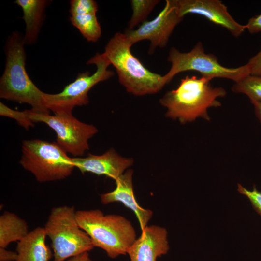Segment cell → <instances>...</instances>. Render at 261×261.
<instances>
[{
  "label": "cell",
  "instance_id": "1",
  "mask_svg": "<svg viewBox=\"0 0 261 261\" xmlns=\"http://www.w3.org/2000/svg\"><path fill=\"white\" fill-rule=\"evenodd\" d=\"M211 80L195 76L182 79L176 89L167 92L160 99V103L167 109L166 116L182 124L193 122L198 118L209 121L208 109L220 107L218 99L226 94L223 87H212Z\"/></svg>",
  "mask_w": 261,
  "mask_h": 261
},
{
  "label": "cell",
  "instance_id": "2",
  "mask_svg": "<svg viewBox=\"0 0 261 261\" xmlns=\"http://www.w3.org/2000/svg\"><path fill=\"white\" fill-rule=\"evenodd\" d=\"M23 36L14 32L8 38L5 45L6 62L0 80V98L27 103L32 112L50 114L44 95L31 81L26 69V54Z\"/></svg>",
  "mask_w": 261,
  "mask_h": 261
},
{
  "label": "cell",
  "instance_id": "3",
  "mask_svg": "<svg viewBox=\"0 0 261 261\" xmlns=\"http://www.w3.org/2000/svg\"><path fill=\"white\" fill-rule=\"evenodd\" d=\"M125 34L117 32L106 44L104 54L115 68L119 83L135 96L159 92L166 84L163 76L145 67L131 53Z\"/></svg>",
  "mask_w": 261,
  "mask_h": 261
},
{
  "label": "cell",
  "instance_id": "4",
  "mask_svg": "<svg viewBox=\"0 0 261 261\" xmlns=\"http://www.w3.org/2000/svg\"><path fill=\"white\" fill-rule=\"evenodd\" d=\"M76 216L94 246L104 250L111 258L127 254L137 239L131 223L123 216L104 215L99 209L78 210Z\"/></svg>",
  "mask_w": 261,
  "mask_h": 261
},
{
  "label": "cell",
  "instance_id": "5",
  "mask_svg": "<svg viewBox=\"0 0 261 261\" xmlns=\"http://www.w3.org/2000/svg\"><path fill=\"white\" fill-rule=\"evenodd\" d=\"M73 206L52 208L44 228L51 240L54 261L65 260L91 250L94 247L88 234L80 227Z\"/></svg>",
  "mask_w": 261,
  "mask_h": 261
},
{
  "label": "cell",
  "instance_id": "6",
  "mask_svg": "<svg viewBox=\"0 0 261 261\" xmlns=\"http://www.w3.org/2000/svg\"><path fill=\"white\" fill-rule=\"evenodd\" d=\"M20 164L40 183L64 179L75 168L72 158L57 142L24 140Z\"/></svg>",
  "mask_w": 261,
  "mask_h": 261
},
{
  "label": "cell",
  "instance_id": "7",
  "mask_svg": "<svg viewBox=\"0 0 261 261\" xmlns=\"http://www.w3.org/2000/svg\"><path fill=\"white\" fill-rule=\"evenodd\" d=\"M94 64L96 71L92 74L88 71L78 74L72 82L67 85L59 93H44V99L47 108L54 114H72L74 108L89 103L88 93L99 82L112 77L114 72L108 69L111 64L104 53H97L87 62Z\"/></svg>",
  "mask_w": 261,
  "mask_h": 261
},
{
  "label": "cell",
  "instance_id": "8",
  "mask_svg": "<svg viewBox=\"0 0 261 261\" xmlns=\"http://www.w3.org/2000/svg\"><path fill=\"white\" fill-rule=\"evenodd\" d=\"M167 60L171 63V67L169 72L163 75L166 84L178 73L190 70L198 72L202 76L211 80L222 78L232 80L234 83L250 74L246 64L237 68L222 66L216 56L205 52L201 42L188 52H181L172 47Z\"/></svg>",
  "mask_w": 261,
  "mask_h": 261
},
{
  "label": "cell",
  "instance_id": "9",
  "mask_svg": "<svg viewBox=\"0 0 261 261\" xmlns=\"http://www.w3.org/2000/svg\"><path fill=\"white\" fill-rule=\"evenodd\" d=\"M33 122H43L53 129L57 143L67 153L75 157L83 155L89 149L88 141L98 132L97 128L78 120L72 114H41L26 110Z\"/></svg>",
  "mask_w": 261,
  "mask_h": 261
},
{
  "label": "cell",
  "instance_id": "10",
  "mask_svg": "<svg viewBox=\"0 0 261 261\" xmlns=\"http://www.w3.org/2000/svg\"><path fill=\"white\" fill-rule=\"evenodd\" d=\"M176 0H166L165 6L153 20L145 21L136 29H128L124 33L131 45L147 40L150 42L149 54L157 47H165L175 27L182 21Z\"/></svg>",
  "mask_w": 261,
  "mask_h": 261
},
{
  "label": "cell",
  "instance_id": "11",
  "mask_svg": "<svg viewBox=\"0 0 261 261\" xmlns=\"http://www.w3.org/2000/svg\"><path fill=\"white\" fill-rule=\"evenodd\" d=\"M178 13L183 17L187 14L202 15L211 22L222 26L235 37L245 30V25L237 23L219 0H176Z\"/></svg>",
  "mask_w": 261,
  "mask_h": 261
},
{
  "label": "cell",
  "instance_id": "12",
  "mask_svg": "<svg viewBox=\"0 0 261 261\" xmlns=\"http://www.w3.org/2000/svg\"><path fill=\"white\" fill-rule=\"evenodd\" d=\"M72 160L75 167L83 174L90 172L104 175L115 181L134 162L132 158L122 157L113 148L101 155L89 154L84 158H72Z\"/></svg>",
  "mask_w": 261,
  "mask_h": 261
},
{
  "label": "cell",
  "instance_id": "13",
  "mask_svg": "<svg viewBox=\"0 0 261 261\" xmlns=\"http://www.w3.org/2000/svg\"><path fill=\"white\" fill-rule=\"evenodd\" d=\"M169 249L166 229L151 225L142 230L140 236L131 245L127 254L130 261H157L158 258L166 254Z\"/></svg>",
  "mask_w": 261,
  "mask_h": 261
},
{
  "label": "cell",
  "instance_id": "14",
  "mask_svg": "<svg viewBox=\"0 0 261 261\" xmlns=\"http://www.w3.org/2000/svg\"><path fill=\"white\" fill-rule=\"evenodd\" d=\"M133 170L129 169L115 180L116 188L111 192L102 194L101 201L102 204L113 202L122 203L135 214L141 231L147 226L153 215V212L140 206L135 199L132 185Z\"/></svg>",
  "mask_w": 261,
  "mask_h": 261
},
{
  "label": "cell",
  "instance_id": "15",
  "mask_svg": "<svg viewBox=\"0 0 261 261\" xmlns=\"http://www.w3.org/2000/svg\"><path fill=\"white\" fill-rule=\"evenodd\" d=\"M47 235L44 227H36L18 242L15 261H49L52 254L46 244Z\"/></svg>",
  "mask_w": 261,
  "mask_h": 261
},
{
  "label": "cell",
  "instance_id": "16",
  "mask_svg": "<svg viewBox=\"0 0 261 261\" xmlns=\"http://www.w3.org/2000/svg\"><path fill=\"white\" fill-rule=\"evenodd\" d=\"M48 2L45 0H16L14 1L23 12L22 18L26 25L23 36L25 44H32L36 42L44 21L45 8Z\"/></svg>",
  "mask_w": 261,
  "mask_h": 261
},
{
  "label": "cell",
  "instance_id": "17",
  "mask_svg": "<svg viewBox=\"0 0 261 261\" xmlns=\"http://www.w3.org/2000/svg\"><path fill=\"white\" fill-rule=\"evenodd\" d=\"M27 222L15 214L4 211L0 216V247L19 242L29 232Z\"/></svg>",
  "mask_w": 261,
  "mask_h": 261
},
{
  "label": "cell",
  "instance_id": "18",
  "mask_svg": "<svg viewBox=\"0 0 261 261\" xmlns=\"http://www.w3.org/2000/svg\"><path fill=\"white\" fill-rule=\"evenodd\" d=\"M70 19L87 41L95 43L101 37V28L96 14L72 15Z\"/></svg>",
  "mask_w": 261,
  "mask_h": 261
},
{
  "label": "cell",
  "instance_id": "19",
  "mask_svg": "<svg viewBox=\"0 0 261 261\" xmlns=\"http://www.w3.org/2000/svg\"><path fill=\"white\" fill-rule=\"evenodd\" d=\"M232 92L247 96L251 102H261V76L249 74L235 82Z\"/></svg>",
  "mask_w": 261,
  "mask_h": 261
},
{
  "label": "cell",
  "instance_id": "20",
  "mask_svg": "<svg viewBox=\"0 0 261 261\" xmlns=\"http://www.w3.org/2000/svg\"><path fill=\"white\" fill-rule=\"evenodd\" d=\"M160 2L159 0H130L132 14L128 23L129 29H133L140 23L145 22L150 12Z\"/></svg>",
  "mask_w": 261,
  "mask_h": 261
},
{
  "label": "cell",
  "instance_id": "21",
  "mask_svg": "<svg viewBox=\"0 0 261 261\" xmlns=\"http://www.w3.org/2000/svg\"><path fill=\"white\" fill-rule=\"evenodd\" d=\"M0 115L15 119L20 126L27 130L34 126L29 118L26 110L23 111L13 110L1 102H0Z\"/></svg>",
  "mask_w": 261,
  "mask_h": 261
},
{
  "label": "cell",
  "instance_id": "22",
  "mask_svg": "<svg viewBox=\"0 0 261 261\" xmlns=\"http://www.w3.org/2000/svg\"><path fill=\"white\" fill-rule=\"evenodd\" d=\"M71 15L86 14H96L98 8L93 0H72L70 2Z\"/></svg>",
  "mask_w": 261,
  "mask_h": 261
},
{
  "label": "cell",
  "instance_id": "23",
  "mask_svg": "<svg viewBox=\"0 0 261 261\" xmlns=\"http://www.w3.org/2000/svg\"><path fill=\"white\" fill-rule=\"evenodd\" d=\"M237 190L249 199L255 210L261 216V192L257 189L255 185L253 186L252 190H249L238 184Z\"/></svg>",
  "mask_w": 261,
  "mask_h": 261
},
{
  "label": "cell",
  "instance_id": "24",
  "mask_svg": "<svg viewBox=\"0 0 261 261\" xmlns=\"http://www.w3.org/2000/svg\"><path fill=\"white\" fill-rule=\"evenodd\" d=\"M246 64L251 75L261 76V48L248 60Z\"/></svg>",
  "mask_w": 261,
  "mask_h": 261
},
{
  "label": "cell",
  "instance_id": "25",
  "mask_svg": "<svg viewBox=\"0 0 261 261\" xmlns=\"http://www.w3.org/2000/svg\"><path fill=\"white\" fill-rule=\"evenodd\" d=\"M245 26L251 34L261 32V14L250 18Z\"/></svg>",
  "mask_w": 261,
  "mask_h": 261
},
{
  "label": "cell",
  "instance_id": "26",
  "mask_svg": "<svg viewBox=\"0 0 261 261\" xmlns=\"http://www.w3.org/2000/svg\"><path fill=\"white\" fill-rule=\"evenodd\" d=\"M17 258L16 251L8 250L0 247V261H15Z\"/></svg>",
  "mask_w": 261,
  "mask_h": 261
},
{
  "label": "cell",
  "instance_id": "27",
  "mask_svg": "<svg viewBox=\"0 0 261 261\" xmlns=\"http://www.w3.org/2000/svg\"><path fill=\"white\" fill-rule=\"evenodd\" d=\"M88 252H85L79 255L70 258L65 261H87L89 258Z\"/></svg>",
  "mask_w": 261,
  "mask_h": 261
},
{
  "label": "cell",
  "instance_id": "28",
  "mask_svg": "<svg viewBox=\"0 0 261 261\" xmlns=\"http://www.w3.org/2000/svg\"><path fill=\"white\" fill-rule=\"evenodd\" d=\"M251 103L254 106L255 115L261 123V102H255Z\"/></svg>",
  "mask_w": 261,
  "mask_h": 261
},
{
  "label": "cell",
  "instance_id": "29",
  "mask_svg": "<svg viewBox=\"0 0 261 261\" xmlns=\"http://www.w3.org/2000/svg\"><path fill=\"white\" fill-rule=\"evenodd\" d=\"M87 261H94L91 260L90 258H89Z\"/></svg>",
  "mask_w": 261,
  "mask_h": 261
}]
</instances>
